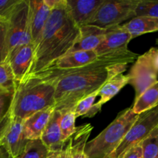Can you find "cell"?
<instances>
[{"label": "cell", "instance_id": "obj_9", "mask_svg": "<svg viewBox=\"0 0 158 158\" xmlns=\"http://www.w3.org/2000/svg\"><path fill=\"white\" fill-rule=\"evenodd\" d=\"M52 9L46 0H29V27L32 43L35 48L38 45Z\"/></svg>", "mask_w": 158, "mask_h": 158}, {"label": "cell", "instance_id": "obj_20", "mask_svg": "<svg viewBox=\"0 0 158 158\" xmlns=\"http://www.w3.org/2000/svg\"><path fill=\"white\" fill-rule=\"evenodd\" d=\"M129 83V77L127 75L119 74L107 80L99 89L100 100L96 104L98 107L102 108L103 104L110 100L115 95H117L120 89L124 87Z\"/></svg>", "mask_w": 158, "mask_h": 158}, {"label": "cell", "instance_id": "obj_35", "mask_svg": "<svg viewBox=\"0 0 158 158\" xmlns=\"http://www.w3.org/2000/svg\"><path fill=\"white\" fill-rule=\"evenodd\" d=\"M157 65H158V48H157Z\"/></svg>", "mask_w": 158, "mask_h": 158}, {"label": "cell", "instance_id": "obj_6", "mask_svg": "<svg viewBox=\"0 0 158 158\" xmlns=\"http://www.w3.org/2000/svg\"><path fill=\"white\" fill-rule=\"evenodd\" d=\"M157 52V48L152 47L139 56L127 74L128 83L132 85L135 90V100L158 80Z\"/></svg>", "mask_w": 158, "mask_h": 158}, {"label": "cell", "instance_id": "obj_14", "mask_svg": "<svg viewBox=\"0 0 158 158\" xmlns=\"http://www.w3.org/2000/svg\"><path fill=\"white\" fill-rule=\"evenodd\" d=\"M23 123L24 120L13 117L12 123L2 142L3 146L13 158L19 157L23 152L29 141L23 134Z\"/></svg>", "mask_w": 158, "mask_h": 158}, {"label": "cell", "instance_id": "obj_32", "mask_svg": "<svg viewBox=\"0 0 158 158\" xmlns=\"http://www.w3.org/2000/svg\"><path fill=\"white\" fill-rule=\"evenodd\" d=\"M117 158H143L140 143L133 146L123 151Z\"/></svg>", "mask_w": 158, "mask_h": 158}, {"label": "cell", "instance_id": "obj_30", "mask_svg": "<svg viewBox=\"0 0 158 158\" xmlns=\"http://www.w3.org/2000/svg\"><path fill=\"white\" fill-rule=\"evenodd\" d=\"M19 0H0V19L7 20Z\"/></svg>", "mask_w": 158, "mask_h": 158}, {"label": "cell", "instance_id": "obj_36", "mask_svg": "<svg viewBox=\"0 0 158 158\" xmlns=\"http://www.w3.org/2000/svg\"><path fill=\"white\" fill-rule=\"evenodd\" d=\"M156 42H157V44L158 45V39H157V40H156Z\"/></svg>", "mask_w": 158, "mask_h": 158}, {"label": "cell", "instance_id": "obj_8", "mask_svg": "<svg viewBox=\"0 0 158 158\" xmlns=\"http://www.w3.org/2000/svg\"><path fill=\"white\" fill-rule=\"evenodd\" d=\"M158 125V106L139 114L137 120L110 158H117L124 151L140 143Z\"/></svg>", "mask_w": 158, "mask_h": 158}, {"label": "cell", "instance_id": "obj_4", "mask_svg": "<svg viewBox=\"0 0 158 158\" xmlns=\"http://www.w3.org/2000/svg\"><path fill=\"white\" fill-rule=\"evenodd\" d=\"M138 115L132 108L120 112L109 126L95 138L88 141L85 153L88 158H108L120 145Z\"/></svg>", "mask_w": 158, "mask_h": 158}, {"label": "cell", "instance_id": "obj_34", "mask_svg": "<svg viewBox=\"0 0 158 158\" xmlns=\"http://www.w3.org/2000/svg\"><path fill=\"white\" fill-rule=\"evenodd\" d=\"M0 158H13L5 146H0Z\"/></svg>", "mask_w": 158, "mask_h": 158}, {"label": "cell", "instance_id": "obj_3", "mask_svg": "<svg viewBox=\"0 0 158 158\" xmlns=\"http://www.w3.org/2000/svg\"><path fill=\"white\" fill-rule=\"evenodd\" d=\"M55 88L49 82L27 77L17 83L11 110L13 117L26 120L35 113L54 106Z\"/></svg>", "mask_w": 158, "mask_h": 158}, {"label": "cell", "instance_id": "obj_37", "mask_svg": "<svg viewBox=\"0 0 158 158\" xmlns=\"http://www.w3.org/2000/svg\"><path fill=\"white\" fill-rule=\"evenodd\" d=\"M108 158H110V157H108Z\"/></svg>", "mask_w": 158, "mask_h": 158}, {"label": "cell", "instance_id": "obj_28", "mask_svg": "<svg viewBox=\"0 0 158 158\" xmlns=\"http://www.w3.org/2000/svg\"><path fill=\"white\" fill-rule=\"evenodd\" d=\"M6 35H7V22L0 19V64L6 63L7 49H6Z\"/></svg>", "mask_w": 158, "mask_h": 158}, {"label": "cell", "instance_id": "obj_26", "mask_svg": "<svg viewBox=\"0 0 158 158\" xmlns=\"http://www.w3.org/2000/svg\"><path fill=\"white\" fill-rule=\"evenodd\" d=\"M16 85L17 83L9 63H4L0 64V92L15 89Z\"/></svg>", "mask_w": 158, "mask_h": 158}, {"label": "cell", "instance_id": "obj_7", "mask_svg": "<svg viewBox=\"0 0 158 158\" xmlns=\"http://www.w3.org/2000/svg\"><path fill=\"white\" fill-rule=\"evenodd\" d=\"M140 0H104L89 25L110 28L121 25L135 17V9Z\"/></svg>", "mask_w": 158, "mask_h": 158}, {"label": "cell", "instance_id": "obj_22", "mask_svg": "<svg viewBox=\"0 0 158 158\" xmlns=\"http://www.w3.org/2000/svg\"><path fill=\"white\" fill-rule=\"evenodd\" d=\"M98 95L99 90H97L79 101L73 109L76 117H84L91 118L100 112L101 108L98 107L97 104L94 103Z\"/></svg>", "mask_w": 158, "mask_h": 158}, {"label": "cell", "instance_id": "obj_10", "mask_svg": "<svg viewBox=\"0 0 158 158\" xmlns=\"http://www.w3.org/2000/svg\"><path fill=\"white\" fill-rule=\"evenodd\" d=\"M106 29L104 38L95 49L97 56H101L127 50L128 43L133 39L131 34L123 30L120 25Z\"/></svg>", "mask_w": 158, "mask_h": 158}, {"label": "cell", "instance_id": "obj_2", "mask_svg": "<svg viewBox=\"0 0 158 158\" xmlns=\"http://www.w3.org/2000/svg\"><path fill=\"white\" fill-rule=\"evenodd\" d=\"M80 35L68 12L66 0H58L51 13L34 51V58L29 75L35 73L67 54ZM28 75V76H29ZM27 76V77H28Z\"/></svg>", "mask_w": 158, "mask_h": 158}, {"label": "cell", "instance_id": "obj_12", "mask_svg": "<svg viewBox=\"0 0 158 158\" xmlns=\"http://www.w3.org/2000/svg\"><path fill=\"white\" fill-rule=\"evenodd\" d=\"M68 12L77 26L89 25L104 0H66Z\"/></svg>", "mask_w": 158, "mask_h": 158}, {"label": "cell", "instance_id": "obj_21", "mask_svg": "<svg viewBox=\"0 0 158 158\" xmlns=\"http://www.w3.org/2000/svg\"><path fill=\"white\" fill-rule=\"evenodd\" d=\"M157 106H158V80L134 100V106L131 108L134 114L139 115Z\"/></svg>", "mask_w": 158, "mask_h": 158}, {"label": "cell", "instance_id": "obj_29", "mask_svg": "<svg viewBox=\"0 0 158 158\" xmlns=\"http://www.w3.org/2000/svg\"><path fill=\"white\" fill-rule=\"evenodd\" d=\"M16 88V87H15ZM15 89L0 92V120L6 115L13 101Z\"/></svg>", "mask_w": 158, "mask_h": 158}, {"label": "cell", "instance_id": "obj_16", "mask_svg": "<svg viewBox=\"0 0 158 158\" xmlns=\"http://www.w3.org/2000/svg\"><path fill=\"white\" fill-rule=\"evenodd\" d=\"M90 123L77 127L75 133L64 142V148L68 151L70 158H88L85 148L93 130Z\"/></svg>", "mask_w": 158, "mask_h": 158}, {"label": "cell", "instance_id": "obj_18", "mask_svg": "<svg viewBox=\"0 0 158 158\" xmlns=\"http://www.w3.org/2000/svg\"><path fill=\"white\" fill-rule=\"evenodd\" d=\"M97 58L98 56L95 50L77 51L63 56L49 67L57 69H75L87 66L94 63Z\"/></svg>", "mask_w": 158, "mask_h": 158}, {"label": "cell", "instance_id": "obj_31", "mask_svg": "<svg viewBox=\"0 0 158 158\" xmlns=\"http://www.w3.org/2000/svg\"><path fill=\"white\" fill-rule=\"evenodd\" d=\"M12 119H13V115H12V110H11L10 106L6 115L0 120V146L2 145L3 140H4L6 133H7L8 130H9L11 123H12Z\"/></svg>", "mask_w": 158, "mask_h": 158}, {"label": "cell", "instance_id": "obj_1", "mask_svg": "<svg viewBox=\"0 0 158 158\" xmlns=\"http://www.w3.org/2000/svg\"><path fill=\"white\" fill-rule=\"evenodd\" d=\"M137 53L127 49L98 56L94 63L83 67L75 69L48 67L27 77L45 80L54 86V109L63 114L73 110L79 101L99 90L107 80L113 78L110 73V66L119 63L129 64L137 60Z\"/></svg>", "mask_w": 158, "mask_h": 158}, {"label": "cell", "instance_id": "obj_17", "mask_svg": "<svg viewBox=\"0 0 158 158\" xmlns=\"http://www.w3.org/2000/svg\"><path fill=\"white\" fill-rule=\"evenodd\" d=\"M61 113L55 110L46 125L41 139L43 144L48 148L49 151H60L64 148V143L61 140L60 122L61 119Z\"/></svg>", "mask_w": 158, "mask_h": 158}, {"label": "cell", "instance_id": "obj_11", "mask_svg": "<svg viewBox=\"0 0 158 158\" xmlns=\"http://www.w3.org/2000/svg\"><path fill=\"white\" fill-rule=\"evenodd\" d=\"M35 47L32 43L25 45L14 51L7 60L16 83H22L29 75L34 58Z\"/></svg>", "mask_w": 158, "mask_h": 158}, {"label": "cell", "instance_id": "obj_23", "mask_svg": "<svg viewBox=\"0 0 158 158\" xmlns=\"http://www.w3.org/2000/svg\"><path fill=\"white\" fill-rule=\"evenodd\" d=\"M49 150L41 139L29 140L23 152L15 158H46Z\"/></svg>", "mask_w": 158, "mask_h": 158}, {"label": "cell", "instance_id": "obj_24", "mask_svg": "<svg viewBox=\"0 0 158 158\" xmlns=\"http://www.w3.org/2000/svg\"><path fill=\"white\" fill-rule=\"evenodd\" d=\"M140 143L143 158H158V125Z\"/></svg>", "mask_w": 158, "mask_h": 158}, {"label": "cell", "instance_id": "obj_15", "mask_svg": "<svg viewBox=\"0 0 158 158\" xmlns=\"http://www.w3.org/2000/svg\"><path fill=\"white\" fill-rule=\"evenodd\" d=\"M54 111V106H52L39 111L26 119L23 123L25 137L29 140L40 139Z\"/></svg>", "mask_w": 158, "mask_h": 158}, {"label": "cell", "instance_id": "obj_25", "mask_svg": "<svg viewBox=\"0 0 158 158\" xmlns=\"http://www.w3.org/2000/svg\"><path fill=\"white\" fill-rule=\"evenodd\" d=\"M61 114L60 127V132H61V140L64 143L75 133L77 130V127L75 125L77 117L73 110L67 111Z\"/></svg>", "mask_w": 158, "mask_h": 158}, {"label": "cell", "instance_id": "obj_5", "mask_svg": "<svg viewBox=\"0 0 158 158\" xmlns=\"http://www.w3.org/2000/svg\"><path fill=\"white\" fill-rule=\"evenodd\" d=\"M28 16L29 0H19L9 18L6 20L7 60L9 56L18 48L32 43Z\"/></svg>", "mask_w": 158, "mask_h": 158}, {"label": "cell", "instance_id": "obj_33", "mask_svg": "<svg viewBox=\"0 0 158 158\" xmlns=\"http://www.w3.org/2000/svg\"><path fill=\"white\" fill-rule=\"evenodd\" d=\"M46 158H70V157L68 151L64 148L60 151H49Z\"/></svg>", "mask_w": 158, "mask_h": 158}, {"label": "cell", "instance_id": "obj_19", "mask_svg": "<svg viewBox=\"0 0 158 158\" xmlns=\"http://www.w3.org/2000/svg\"><path fill=\"white\" fill-rule=\"evenodd\" d=\"M120 26L123 30L129 32L134 39L143 34L158 31V18L136 16Z\"/></svg>", "mask_w": 158, "mask_h": 158}, {"label": "cell", "instance_id": "obj_13", "mask_svg": "<svg viewBox=\"0 0 158 158\" xmlns=\"http://www.w3.org/2000/svg\"><path fill=\"white\" fill-rule=\"evenodd\" d=\"M106 29L86 25L80 27V35L67 54L77 51L95 50L104 38Z\"/></svg>", "mask_w": 158, "mask_h": 158}, {"label": "cell", "instance_id": "obj_27", "mask_svg": "<svg viewBox=\"0 0 158 158\" xmlns=\"http://www.w3.org/2000/svg\"><path fill=\"white\" fill-rule=\"evenodd\" d=\"M136 16H149L158 18L157 0H140L135 9Z\"/></svg>", "mask_w": 158, "mask_h": 158}]
</instances>
